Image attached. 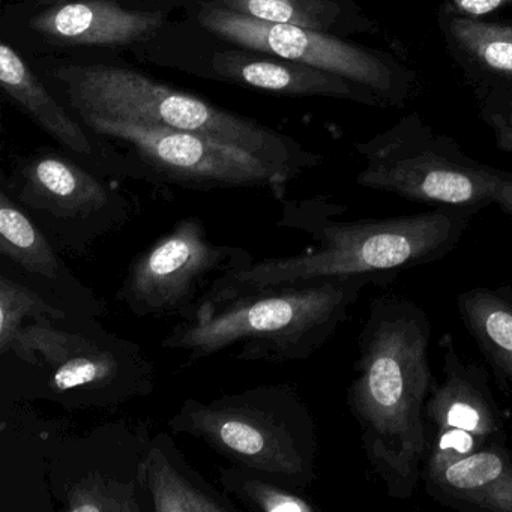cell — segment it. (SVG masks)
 Returning <instances> with one entry per match:
<instances>
[{
	"label": "cell",
	"mask_w": 512,
	"mask_h": 512,
	"mask_svg": "<svg viewBox=\"0 0 512 512\" xmlns=\"http://www.w3.org/2000/svg\"><path fill=\"white\" fill-rule=\"evenodd\" d=\"M431 322L406 296L385 293L370 302L347 404L361 428L365 457L392 499L409 500L427 457L425 403L431 373Z\"/></svg>",
	"instance_id": "obj_1"
},
{
	"label": "cell",
	"mask_w": 512,
	"mask_h": 512,
	"mask_svg": "<svg viewBox=\"0 0 512 512\" xmlns=\"http://www.w3.org/2000/svg\"><path fill=\"white\" fill-rule=\"evenodd\" d=\"M395 275L361 274L265 286L218 284L190 320L164 338L163 349L197 359L229 353L239 361L290 362L325 346L368 286H388Z\"/></svg>",
	"instance_id": "obj_2"
},
{
	"label": "cell",
	"mask_w": 512,
	"mask_h": 512,
	"mask_svg": "<svg viewBox=\"0 0 512 512\" xmlns=\"http://www.w3.org/2000/svg\"><path fill=\"white\" fill-rule=\"evenodd\" d=\"M343 211L322 199L286 205L278 226L308 233L313 247L296 256L248 260L215 283L265 286L361 274L398 277L407 269L445 259L479 212L436 206L401 217L335 220Z\"/></svg>",
	"instance_id": "obj_3"
},
{
	"label": "cell",
	"mask_w": 512,
	"mask_h": 512,
	"mask_svg": "<svg viewBox=\"0 0 512 512\" xmlns=\"http://www.w3.org/2000/svg\"><path fill=\"white\" fill-rule=\"evenodd\" d=\"M169 427L286 487L302 491L316 481V422L295 386H257L211 401L188 398Z\"/></svg>",
	"instance_id": "obj_4"
},
{
	"label": "cell",
	"mask_w": 512,
	"mask_h": 512,
	"mask_svg": "<svg viewBox=\"0 0 512 512\" xmlns=\"http://www.w3.org/2000/svg\"><path fill=\"white\" fill-rule=\"evenodd\" d=\"M91 314L29 320L5 353L40 373L37 397L67 409H104L151 394L155 371L133 341Z\"/></svg>",
	"instance_id": "obj_5"
},
{
	"label": "cell",
	"mask_w": 512,
	"mask_h": 512,
	"mask_svg": "<svg viewBox=\"0 0 512 512\" xmlns=\"http://www.w3.org/2000/svg\"><path fill=\"white\" fill-rule=\"evenodd\" d=\"M58 77L67 83L70 103L79 113L202 134L241 146L298 175L320 161V157L305 154L292 140L251 119L175 91L137 71L88 65L64 68Z\"/></svg>",
	"instance_id": "obj_6"
},
{
	"label": "cell",
	"mask_w": 512,
	"mask_h": 512,
	"mask_svg": "<svg viewBox=\"0 0 512 512\" xmlns=\"http://www.w3.org/2000/svg\"><path fill=\"white\" fill-rule=\"evenodd\" d=\"M356 151L364 160L356 178L361 187L427 205L478 211L496 205L512 215V172L469 157L416 113L356 143Z\"/></svg>",
	"instance_id": "obj_7"
},
{
	"label": "cell",
	"mask_w": 512,
	"mask_h": 512,
	"mask_svg": "<svg viewBox=\"0 0 512 512\" xmlns=\"http://www.w3.org/2000/svg\"><path fill=\"white\" fill-rule=\"evenodd\" d=\"M200 25L217 37L263 55L310 65L373 91L386 107L406 106L416 74L391 53L302 26L265 22L215 5L200 10Z\"/></svg>",
	"instance_id": "obj_8"
},
{
	"label": "cell",
	"mask_w": 512,
	"mask_h": 512,
	"mask_svg": "<svg viewBox=\"0 0 512 512\" xmlns=\"http://www.w3.org/2000/svg\"><path fill=\"white\" fill-rule=\"evenodd\" d=\"M251 259L245 248L212 242L200 218H184L134 257L116 299L136 316L185 322L221 275Z\"/></svg>",
	"instance_id": "obj_9"
},
{
	"label": "cell",
	"mask_w": 512,
	"mask_h": 512,
	"mask_svg": "<svg viewBox=\"0 0 512 512\" xmlns=\"http://www.w3.org/2000/svg\"><path fill=\"white\" fill-rule=\"evenodd\" d=\"M95 133L133 146L143 163L158 176L188 188L266 187L283 199L284 188L298 173L266 160L241 146L190 131L170 130L80 113Z\"/></svg>",
	"instance_id": "obj_10"
},
{
	"label": "cell",
	"mask_w": 512,
	"mask_h": 512,
	"mask_svg": "<svg viewBox=\"0 0 512 512\" xmlns=\"http://www.w3.org/2000/svg\"><path fill=\"white\" fill-rule=\"evenodd\" d=\"M11 193L56 247L79 256L127 215L122 199L100 179L55 155L32 158L20 167Z\"/></svg>",
	"instance_id": "obj_11"
},
{
	"label": "cell",
	"mask_w": 512,
	"mask_h": 512,
	"mask_svg": "<svg viewBox=\"0 0 512 512\" xmlns=\"http://www.w3.org/2000/svg\"><path fill=\"white\" fill-rule=\"evenodd\" d=\"M443 380H434L425 403L427 457L422 482L461 458L506 443L505 416L491 391L487 370L458 355L452 334L440 338Z\"/></svg>",
	"instance_id": "obj_12"
},
{
	"label": "cell",
	"mask_w": 512,
	"mask_h": 512,
	"mask_svg": "<svg viewBox=\"0 0 512 512\" xmlns=\"http://www.w3.org/2000/svg\"><path fill=\"white\" fill-rule=\"evenodd\" d=\"M148 440L121 425H106L85 439L68 440L50 469V487L62 511H151L140 482Z\"/></svg>",
	"instance_id": "obj_13"
},
{
	"label": "cell",
	"mask_w": 512,
	"mask_h": 512,
	"mask_svg": "<svg viewBox=\"0 0 512 512\" xmlns=\"http://www.w3.org/2000/svg\"><path fill=\"white\" fill-rule=\"evenodd\" d=\"M0 256L62 307L95 317L106 313L103 301L65 265L52 239L7 190L0 191Z\"/></svg>",
	"instance_id": "obj_14"
},
{
	"label": "cell",
	"mask_w": 512,
	"mask_h": 512,
	"mask_svg": "<svg viewBox=\"0 0 512 512\" xmlns=\"http://www.w3.org/2000/svg\"><path fill=\"white\" fill-rule=\"evenodd\" d=\"M160 13L127 10L113 0H67L29 20V28L59 46L118 47L137 43L163 26Z\"/></svg>",
	"instance_id": "obj_15"
},
{
	"label": "cell",
	"mask_w": 512,
	"mask_h": 512,
	"mask_svg": "<svg viewBox=\"0 0 512 512\" xmlns=\"http://www.w3.org/2000/svg\"><path fill=\"white\" fill-rule=\"evenodd\" d=\"M212 67L218 76L230 82L263 91L298 97L337 98L386 109L373 91L352 80L277 56L263 58L241 50H227L214 56Z\"/></svg>",
	"instance_id": "obj_16"
},
{
	"label": "cell",
	"mask_w": 512,
	"mask_h": 512,
	"mask_svg": "<svg viewBox=\"0 0 512 512\" xmlns=\"http://www.w3.org/2000/svg\"><path fill=\"white\" fill-rule=\"evenodd\" d=\"M140 482L154 512H238L224 490L209 484L185 460L167 433L148 440Z\"/></svg>",
	"instance_id": "obj_17"
},
{
	"label": "cell",
	"mask_w": 512,
	"mask_h": 512,
	"mask_svg": "<svg viewBox=\"0 0 512 512\" xmlns=\"http://www.w3.org/2000/svg\"><path fill=\"white\" fill-rule=\"evenodd\" d=\"M436 502L461 511L512 512V449L494 443L424 481Z\"/></svg>",
	"instance_id": "obj_18"
},
{
	"label": "cell",
	"mask_w": 512,
	"mask_h": 512,
	"mask_svg": "<svg viewBox=\"0 0 512 512\" xmlns=\"http://www.w3.org/2000/svg\"><path fill=\"white\" fill-rule=\"evenodd\" d=\"M437 19L448 55L475 91L512 82V19Z\"/></svg>",
	"instance_id": "obj_19"
},
{
	"label": "cell",
	"mask_w": 512,
	"mask_h": 512,
	"mask_svg": "<svg viewBox=\"0 0 512 512\" xmlns=\"http://www.w3.org/2000/svg\"><path fill=\"white\" fill-rule=\"evenodd\" d=\"M457 310L500 391L512 401V286L466 290L457 296Z\"/></svg>",
	"instance_id": "obj_20"
},
{
	"label": "cell",
	"mask_w": 512,
	"mask_h": 512,
	"mask_svg": "<svg viewBox=\"0 0 512 512\" xmlns=\"http://www.w3.org/2000/svg\"><path fill=\"white\" fill-rule=\"evenodd\" d=\"M206 4L272 23L326 34H377L379 26L353 0H208Z\"/></svg>",
	"instance_id": "obj_21"
},
{
	"label": "cell",
	"mask_w": 512,
	"mask_h": 512,
	"mask_svg": "<svg viewBox=\"0 0 512 512\" xmlns=\"http://www.w3.org/2000/svg\"><path fill=\"white\" fill-rule=\"evenodd\" d=\"M0 83L47 134L74 154H92V145L83 128L65 112L26 64L7 43L0 46Z\"/></svg>",
	"instance_id": "obj_22"
},
{
	"label": "cell",
	"mask_w": 512,
	"mask_h": 512,
	"mask_svg": "<svg viewBox=\"0 0 512 512\" xmlns=\"http://www.w3.org/2000/svg\"><path fill=\"white\" fill-rule=\"evenodd\" d=\"M221 488L238 499L250 511L256 512H317L308 497L295 488L286 487L268 476L233 466L220 467Z\"/></svg>",
	"instance_id": "obj_23"
},
{
	"label": "cell",
	"mask_w": 512,
	"mask_h": 512,
	"mask_svg": "<svg viewBox=\"0 0 512 512\" xmlns=\"http://www.w3.org/2000/svg\"><path fill=\"white\" fill-rule=\"evenodd\" d=\"M73 313L62 307L53 299L46 298L41 290L23 284L22 281L8 275L0 274V355L4 356L10 349L16 335L29 320L61 319Z\"/></svg>",
	"instance_id": "obj_24"
},
{
	"label": "cell",
	"mask_w": 512,
	"mask_h": 512,
	"mask_svg": "<svg viewBox=\"0 0 512 512\" xmlns=\"http://www.w3.org/2000/svg\"><path fill=\"white\" fill-rule=\"evenodd\" d=\"M479 115L500 151L512 154V82L475 91Z\"/></svg>",
	"instance_id": "obj_25"
},
{
	"label": "cell",
	"mask_w": 512,
	"mask_h": 512,
	"mask_svg": "<svg viewBox=\"0 0 512 512\" xmlns=\"http://www.w3.org/2000/svg\"><path fill=\"white\" fill-rule=\"evenodd\" d=\"M509 7H512V0H443L439 13L469 19H485Z\"/></svg>",
	"instance_id": "obj_26"
},
{
	"label": "cell",
	"mask_w": 512,
	"mask_h": 512,
	"mask_svg": "<svg viewBox=\"0 0 512 512\" xmlns=\"http://www.w3.org/2000/svg\"><path fill=\"white\" fill-rule=\"evenodd\" d=\"M37 2H40V4L53 5L59 4V2H67V0H37Z\"/></svg>",
	"instance_id": "obj_27"
}]
</instances>
